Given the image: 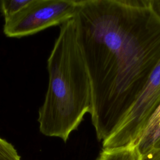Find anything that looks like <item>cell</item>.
<instances>
[{
  "instance_id": "6",
  "label": "cell",
  "mask_w": 160,
  "mask_h": 160,
  "mask_svg": "<svg viewBox=\"0 0 160 160\" xmlns=\"http://www.w3.org/2000/svg\"><path fill=\"white\" fill-rule=\"evenodd\" d=\"M140 154L136 147L128 146L111 149H102L96 160H139Z\"/></svg>"
},
{
  "instance_id": "8",
  "label": "cell",
  "mask_w": 160,
  "mask_h": 160,
  "mask_svg": "<svg viewBox=\"0 0 160 160\" xmlns=\"http://www.w3.org/2000/svg\"><path fill=\"white\" fill-rule=\"evenodd\" d=\"M0 160H21L12 144L0 138Z\"/></svg>"
},
{
  "instance_id": "4",
  "label": "cell",
  "mask_w": 160,
  "mask_h": 160,
  "mask_svg": "<svg viewBox=\"0 0 160 160\" xmlns=\"http://www.w3.org/2000/svg\"><path fill=\"white\" fill-rule=\"evenodd\" d=\"M160 106V63L115 131L102 142V149L134 146Z\"/></svg>"
},
{
  "instance_id": "2",
  "label": "cell",
  "mask_w": 160,
  "mask_h": 160,
  "mask_svg": "<svg viewBox=\"0 0 160 160\" xmlns=\"http://www.w3.org/2000/svg\"><path fill=\"white\" fill-rule=\"evenodd\" d=\"M48 59L49 84L38 111L39 131L66 142L91 108V89L74 18L59 26Z\"/></svg>"
},
{
  "instance_id": "9",
  "label": "cell",
  "mask_w": 160,
  "mask_h": 160,
  "mask_svg": "<svg viewBox=\"0 0 160 160\" xmlns=\"http://www.w3.org/2000/svg\"><path fill=\"white\" fill-rule=\"evenodd\" d=\"M140 156L139 160H160V149Z\"/></svg>"
},
{
  "instance_id": "1",
  "label": "cell",
  "mask_w": 160,
  "mask_h": 160,
  "mask_svg": "<svg viewBox=\"0 0 160 160\" xmlns=\"http://www.w3.org/2000/svg\"><path fill=\"white\" fill-rule=\"evenodd\" d=\"M74 19L99 141L116 129L160 63V18L151 0H79Z\"/></svg>"
},
{
  "instance_id": "5",
  "label": "cell",
  "mask_w": 160,
  "mask_h": 160,
  "mask_svg": "<svg viewBox=\"0 0 160 160\" xmlns=\"http://www.w3.org/2000/svg\"><path fill=\"white\" fill-rule=\"evenodd\" d=\"M134 147L140 155L160 149V106L151 116Z\"/></svg>"
},
{
  "instance_id": "3",
  "label": "cell",
  "mask_w": 160,
  "mask_h": 160,
  "mask_svg": "<svg viewBox=\"0 0 160 160\" xmlns=\"http://www.w3.org/2000/svg\"><path fill=\"white\" fill-rule=\"evenodd\" d=\"M79 0H31L19 12L4 20V34L19 38L60 26L73 18Z\"/></svg>"
},
{
  "instance_id": "10",
  "label": "cell",
  "mask_w": 160,
  "mask_h": 160,
  "mask_svg": "<svg viewBox=\"0 0 160 160\" xmlns=\"http://www.w3.org/2000/svg\"><path fill=\"white\" fill-rule=\"evenodd\" d=\"M151 4L154 11L160 18V0H151Z\"/></svg>"
},
{
  "instance_id": "7",
  "label": "cell",
  "mask_w": 160,
  "mask_h": 160,
  "mask_svg": "<svg viewBox=\"0 0 160 160\" xmlns=\"http://www.w3.org/2000/svg\"><path fill=\"white\" fill-rule=\"evenodd\" d=\"M31 0H2L0 1V10L6 20L25 7Z\"/></svg>"
}]
</instances>
